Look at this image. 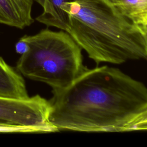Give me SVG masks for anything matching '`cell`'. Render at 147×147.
<instances>
[{
	"label": "cell",
	"mask_w": 147,
	"mask_h": 147,
	"mask_svg": "<svg viewBox=\"0 0 147 147\" xmlns=\"http://www.w3.org/2000/svg\"><path fill=\"white\" fill-rule=\"evenodd\" d=\"M1 57H0V59H1Z\"/></svg>",
	"instance_id": "cell-14"
},
{
	"label": "cell",
	"mask_w": 147,
	"mask_h": 147,
	"mask_svg": "<svg viewBox=\"0 0 147 147\" xmlns=\"http://www.w3.org/2000/svg\"><path fill=\"white\" fill-rule=\"evenodd\" d=\"M22 37L29 48L18 59L17 71L47 83L52 91L67 87L87 69L83 63L82 49L65 31L45 29Z\"/></svg>",
	"instance_id": "cell-3"
},
{
	"label": "cell",
	"mask_w": 147,
	"mask_h": 147,
	"mask_svg": "<svg viewBox=\"0 0 147 147\" xmlns=\"http://www.w3.org/2000/svg\"><path fill=\"white\" fill-rule=\"evenodd\" d=\"M141 28L142 29V30L146 33H147V24L145 25H141Z\"/></svg>",
	"instance_id": "cell-13"
},
{
	"label": "cell",
	"mask_w": 147,
	"mask_h": 147,
	"mask_svg": "<svg viewBox=\"0 0 147 147\" xmlns=\"http://www.w3.org/2000/svg\"><path fill=\"white\" fill-rule=\"evenodd\" d=\"M78 0H45L43 12L36 20L48 26H54L67 32L69 25V17L63 10V6Z\"/></svg>",
	"instance_id": "cell-7"
},
{
	"label": "cell",
	"mask_w": 147,
	"mask_h": 147,
	"mask_svg": "<svg viewBox=\"0 0 147 147\" xmlns=\"http://www.w3.org/2000/svg\"><path fill=\"white\" fill-rule=\"evenodd\" d=\"M0 97L15 99H27L30 97L23 78L2 57L0 59Z\"/></svg>",
	"instance_id": "cell-6"
},
{
	"label": "cell",
	"mask_w": 147,
	"mask_h": 147,
	"mask_svg": "<svg viewBox=\"0 0 147 147\" xmlns=\"http://www.w3.org/2000/svg\"><path fill=\"white\" fill-rule=\"evenodd\" d=\"M29 46L28 43L22 37L16 44V52L22 55L26 53L29 49Z\"/></svg>",
	"instance_id": "cell-9"
},
{
	"label": "cell",
	"mask_w": 147,
	"mask_h": 147,
	"mask_svg": "<svg viewBox=\"0 0 147 147\" xmlns=\"http://www.w3.org/2000/svg\"><path fill=\"white\" fill-rule=\"evenodd\" d=\"M118 13L138 25L147 24V0H105Z\"/></svg>",
	"instance_id": "cell-8"
},
{
	"label": "cell",
	"mask_w": 147,
	"mask_h": 147,
	"mask_svg": "<svg viewBox=\"0 0 147 147\" xmlns=\"http://www.w3.org/2000/svg\"><path fill=\"white\" fill-rule=\"evenodd\" d=\"M52 92L48 121L58 131H130L147 118V87L117 68H87Z\"/></svg>",
	"instance_id": "cell-1"
},
{
	"label": "cell",
	"mask_w": 147,
	"mask_h": 147,
	"mask_svg": "<svg viewBox=\"0 0 147 147\" xmlns=\"http://www.w3.org/2000/svg\"><path fill=\"white\" fill-rule=\"evenodd\" d=\"M146 130H147V129H146Z\"/></svg>",
	"instance_id": "cell-15"
},
{
	"label": "cell",
	"mask_w": 147,
	"mask_h": 147,
	"mask_svg": "<svg viewBox=\"0 0 147 147\" xmlns=\"http://www.w3.org/2000/svg\"><path fill=\"white\" fill-rule=\"evenodd\" d=\"M49 101L36 95L27 99L0 97V123L36 127L41 133L59 131L48 121Z\"/></svg>",
	"instance_id": "cell-4"
},
{
	"label": "cell",
	"mask_w": 147,
	"mask_h": 147,
	"mask_svg": "<svg viewBox=\"0 0 147 147\" xmlns=\"http://www.w3.org/2000/svg\"><path fill=\"white\" fill-rule=\"evenodd\" d=\"M67 32L97 64H119L147 59L140 25L123 17L105 0H78L64 4Z\"/></svg>",
	"instance_id": "cell-2"
},
{
	"label": "cell",
	"mask_w": 147,
	"mask_h": 147,
	"mask_svg": "<svg viewBox=\"0 0 147 147\" xmlns=\"http://www.w3.org/2000/svg\"><path fill=\"white\" fill-rule=\"evenodd\" d=\"M141 26V25H140ZM143 32V34H144V41H145V51H146V56H147V33Z\"/></svg>",
	"instance_id": "cell-11"
},
{
	"label": "cell",
	"mask_w": 147,
	"mask_h": 147,
	"mask_svg": "<svg viewBox=\"0 0 147 147\" xmlns=\"http://www.w3.org/2000/svg\"><path fill=\"white\" fill-rule=\"evenodd\" d=\"M36 2H37L39 5H40L42 7H43L45 2V0H34Z\"/></svg>",
	"instance_id": "cell-12"
},
{
	"label": "cell",
	"mask_w": 147,
	"mask_h": 147,
	"mask_svg": "<svg viewBox=\"0 0 147 147\" xmlns=\"http://www.w3.org/2000/svg\"><path fill=\"white\" fill-rule=\"evenodd\" d=\"M34 0H0V24L22 29L34 20L32 10Z\"/></svg>",
	"instance_id": "cell-5"
},
{
	"label": "cell",
	"mask_w": 147,
	"mask_h": 147,
	"mask_svg": "<svg viewBox=\"0 0 147 147\" xmlns=\"http://www.w3.org/2000/svg\"><path fill=\"white\" fill-rule=\"evenodd\" d=\"M147 129V118L140 123L136 127V130H146Z\"/></svg>",
	"instance_id": "cell-10"
},
{
	"label": "cell",
	"mask_w": 147,
	"mask_h": 147,
	"mask_svg": "<svg viewBox=\"0 0 147 147\" xmlns=\"http://www.w3.org/2000/svg\"></svg>",
	"instance_id": "cell-16"
}]
</instances>
